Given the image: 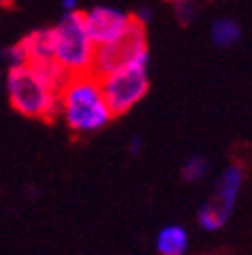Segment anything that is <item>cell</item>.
Segmentation results:
<instances>
[{"label":"cell","instance_id":"6da1fadb","mask_svg":"<svg viewBox=\"0 0 252 255\" xmlns=\"http://www.w3.org/2000/svg\"><path fill=\"white\" fill-rule=\"evenodd\" d=\"M57 119H62V123L75 137L102 132L114 121V114L100 89V80L93 73L71 75L66 80L59 91Z\"/></svg>","mask_w":252,"mask_h":255},{"label":"cell","instance_id":"7a4b0ae2","mask_svg":"<svg viewBox=\"0 0 252 255\" xmlns=\"http://www.w3.org/2000/svg\"><path fill=\"white\" fill-rule=\"evenodd\" d=\"M5 91L11 107L21 117L32 119V121L57 119L59 91L32 64L5 71Z\"/></svg>","mask_w":252,"mask_h":255},{"label":"cell","instance_id":"3957f363","mask_svg":"<svg viewBox=\"0 0 252 255\" xmlns=\"http://www.w3.org/2000/svg\"><path fill=\"white\" fill-rule=\"evenodd\" d=\"M95 43L84 27L82 11L62 14L53 25V57L69 75L91 73L93 69Z\"/></svg>","mask_w":252,"mask_h":255},{"label":"cell","instance_id":"277c9868","mask_svg":"<svg viewBox=\"0 0 252 255\" xmlns=\"http://www.w3.org/2000/svg\"><path fill=\"white\" fill-rule=\"evenodd\" d=\"M148 64H150V48H148L146 27L132 21V25L123 34L102 46H95L91 73L95 78H102L127 66H148Z\"/></svg>","mask_w":252,"mask_h":255},{"label":"cell","instance_id":"5b68a950","mask_svg":"<svg viewBox=\"0 0 252 255\" xmlns=\"http://www.w3.org/2000/svg\"><path fill=\"white\" fill-rule=\"evenodd\" d=\"M243 180H246V169L243 164H227L223 169L221 178L216 180L214 194L207 203H202L198 210V226L207 233H216V230L225 228V223L230 221L234 207H237L239 194L243 189Z\"/></svg>","mask_w":252,"mask_h":255},{"label":"cell","instance_id":"8992f818","mask_svg":"<svg viewBox=\"0 0 252 255\" xmlns=\"http://www.w3.org/2000/svg\"><path fill=\"white\" fill-rule=\"evenodd\" d=\"M98 80L114 119L130 114L146 98L148 89H150L148 66H127V69L114 71V73L102 75Z\"/></svg>","mask_w":252,"mask_h":255},{"label":"cell","instance_id":"52a82bcc","mask_svg":"<svg viewBox=\"0 0 252 255\" xmlns=\"http://www.w3.org/2000/svg\"><path fill=\"white\" fill-rule=\"evenodd\" d=\"M82 21L86 32H89L91 41L95 46H102V43L116 39L118 34H123L132 25L134 18H132V14L118 9V7L95 5V7H89L86 11H82Z\"/></svg>","mask_w":252,"mask_h":255},{"label":"cell","instance_id":"ba28073f","mask_svg":"<svg viewBox=\"0 0 252 255\" xmlns=\"http://www.w3.org/2000/svg\"><path fill=\"white\" fill-rule=\"evenodd\" d=\"M18 43H21L23 53H25L27 64H43L55 59L53 57V25L37 27V30L27 32Z\"/></svg>","mask_w":252,"mask_h":255},{"label":"cell","instance_id":"9c48e42d","mask_svg":"<svg viewBox=\"0 0 252 255\" xmlns=\"http://www.w3.org/2000/svg\"><path fill=\"white\" fill-rule=\"evenodd\" d=\"M189 230L177 223L164 226L155 237V249L159 255H186L189 253Z\"/></svg>","mask_w":252,"mask_h":255},{"label":"cell","instance_id":"30bf717a","mask_svg":"<svg viewBox=\"0 0 252 255\" xmlns=\"http://www.w3.org/2000/svg\"><path fill=\"white\" fill-rule=\"evenodd\" d=\"M243 30L234 18L230 16H221V18H214L209 25V39L216 48H232L237 46L239 39H241Z\"/></svg>","mask_w":252,"mask_h":255},{"label":"cell","instance_id":"8fae6325","mask_svg":"<svg viewBox=\"0 0 252 255\" xmlns=\"http://www.w3.org/2000/svg\"><path fill=\"white\" fill-rule=\"evenodd\" d=\"M207 173H209V159L205 155H191L182 166V178L186 182H191V185L205 180Z\"/></svg>","mask_w":252,"mask_h":255},{"label":"cell","instance_id":"7c38bea8","mask_svg":"<svg viewBox=\"0 0 252 255\" xmlns=\"http://www.w3.org/2000/svg\"><path fill=\"white\" fill-rule=\"evenodd\" d=\"M173 9H175V18H177L179 25H191L200 14L198 2H177V5H173Z\"/></svg>","mask_w":252,"mask_h":255},{"label":"cell","instance_id":"4fadbf2b","mask_svg":"<svg viewBox=\"0 0 252 255\" xmlns=\"http://www.w3.org/2000/svg\"><path fill=\"white\" fill-rule=\"evenodd\" d=\"M132 18H134L137 23H141V25L146 27L148 23L153 21V9H150V7H141V9H137L134 14H132Z\"/></svg>","mask_w":252,"mask_h":255},{"label":"cell","instance_id":"5bb4252c","mask_svg":"<svg viewBox=\"0 0 252 255\" xmlns=\"http://www.w3.org/2000/svg\"><path fill=\"white\" fill-rule=\"evenodd\" d=\"M141 150H143V141H141V137H132L130 141H127V153H130L132 157L141 155Z\"/></svg>","mask_w":252,"mask_h":255},{"label":"cell","instance_id":"9a60e30c","mask_svg":"<svg viewBox=\"0 0 252 255\" xmlns=\"http://www.w3.org/2000/svg\"><path fill=\"white\" fill-rule=\"evenodd\" d=\"M71 11H80L78 0H62V14H71Z\"/></svg>","mask_w":252,"mask_h":255},{"label":"cell","instance_id":"2e32d148","mask_svg":"<svg viewBox=\"0 0 252 255\" xmlns=\"http://www.w3.org/2000/svg\"><path fill=\"white\" fill-rule=\"evenodd\" d=\"M170 5H177V2H198V0H166Z\"/></svg>","mask_w":252,"mask_h":255},{"label":"cell","instance_id":"e0dca14e","mask_svg":"<svg viewBox=\"0 0 252 255\" xmlns=\"http://www.w3.org/2000/svg\"><path fill=\"white\" fill-rule=\"evenodd\" d=\"M2 2H7V0H0V5H2Z\"/></svg>","mask_w":252,"mask_h":255}]
</instances>
